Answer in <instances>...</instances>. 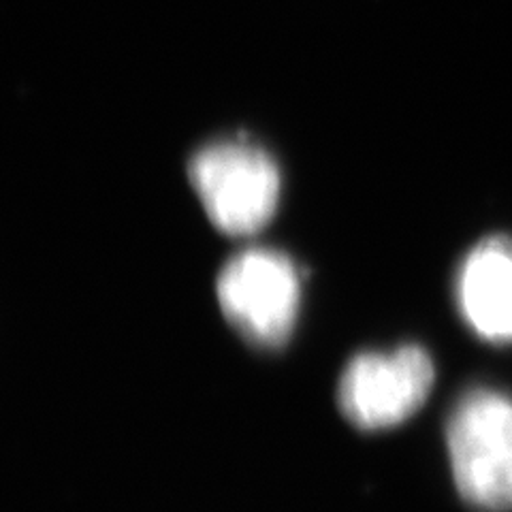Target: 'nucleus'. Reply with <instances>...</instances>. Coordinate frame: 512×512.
Here are the masks:
<instances>
[{"label": "nucleus", "mask_w": 512, "mask_h": 512, "mask_svg": "<svg viewBox=\"0 0 512 512\" xmlns=\"http://www.w3.org/2000/svg\"><path fill=\"white\" fill-rule=\"evenodd\" d=\"M216 295L224 318L250 344L274 350L286 344L297 323L301 280L288 254L248 248L222 267Z\"/></svg>", "instance_id": "obj_3"}, {"label": "nucleus", "mask_w": 512, "mask_h": 512, "mask_svg": "<svg viewBox=\"0 0 512 512\" xmlns=\"http://www.w3.org/2000/svg\"><path fill=\"white\" fill-rule=\"evenodd\" d=\"M434 380V361L421 346L406 344L389 352H361L342 372L340 410L359 429L397 427L423 408Z\"/></svg>", "instance_id": "obj_4"}, {"label": "nucleus", "mask_w": 512, "mask_h": 512, "mask_svg": "<svg viewBox=\"0 0 512 512\" xmlns=\"http://www.w3.org/2000/svg\"><path fill=\"white\" fill-rule=\"evenodd\" d=\"M446 442L461 498L487 512L512 510V397L468 391L448 416Z\"/></svg>", "instance_id": "obj_2"}, {"label": "nucleus", "mask_w": 512, "mask_h": 512, "mask_svg": "<svg viewBox=\"0 0 512 512\" xmlns=\"http://www.w3.org/2000/svg\"><path fill=\"white\" fill-rule=\"evenodd\" d=\"M457 301L463 320L480 338L512 342V237H487L466 254Z\"/></svg>", "instance_id": "obj_5"}, {"label": "nucleus", "mask_w": 512, "mask_h": 512, "mask_svg": "<svg viewBox=\"0 0 512 512\" xmlns=\"http://www.w3.org/2000/svg\"><path fill=\"white\" fill-rule=\"evenodd\" d=\"M188 180L207 218L231 237L259 233L278 210L280 169L248 139H222L201 148L190 158Z\"/></svg>", "instance_id": "obj_1"}]
</instances>
